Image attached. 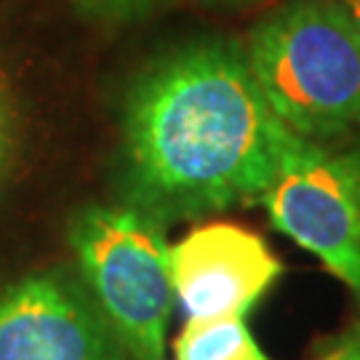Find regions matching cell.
<instances>
[{
    "label": "cell",
    "instance_id": "obj_1",
    "mask_svg": "<svg viewBox=\"0 0 360 360\" xmlns=\"http://www.w3.org/2000/svg\"><path fill=\"white\" fill-rule=\"evenodd\" d=\"M299 139L235 40H193L153 59L126 94V206L166 224L262 200Z\"/></svg>",
    "mask_w": 360,
    "mask_h": 360
},
{
    "label": "cell",
    "instance_id": "obj_2",
    "mask_svg": "<svg viewBox=\"0 0 360 360\" xmlns=\"http://www.w3.org/2000/svg\"><path fill=\"white\" fill-rule=\"evenodd\" d=\"M248 62L275 115L309 142L360 136V30L342 0H294L262 19Z\"/></svg>",
    "mask_w": 360,
    "mask_h": 360
},
{
    "label": "cell",
    "instance_id": "obj_3",
    "mask_svg": "<svg viewBox=\"0 0 360 360\" xmlns=\"http://www.w3.org/2000/svg\"><path fill=\"white\" fill-rule=\"evenodd\" d=\"M70 245L131 360H166L176 296L163 224L131 206H86L70 221Z\"/></svg>",
    "mask_w": 360,
    "mask_h": 360
},
{
    "label": "cell",
    "instance_id": "obj_4",
    "mask_svg": "<svg viewBox=\"0 0 360 360\" xmlns=\"http://www.w3.org/2000/svg\"><path fill=\"white\" fill-rule=\"evenodd\" d=\"M262 203L275 230L315 254L360 302V142L299 139Z\"/></svg>",
    "mask_w": 360,
    "mask_h": 360
},
{
    "label": "cell",
    "instance_id": "obj_5",
    "mask_svg": "<svg viewBox=\"0 0 360 360\" xmlns=\"http://www.w3.org/2000/svg\"><path fill=\"white\" fill-rule=\"evenodd\" d=\"M0 360H131L89 285L62 270L0 294Z\"/></svg>",
    "mask_w": 360,
    "mask_h": 360
},
{
    "label": "cell",
    "instance_id": "obj_6",
    "mask_svg": "<svg viewBox=\"0 0 360 360\" xmlns=\"http://www.w3.org/2000/svg\"><path fill=\"white\" fill-rule=\"evenodd\" d=\"M174 296L193 321L245 318L283 275L257 232L235 224L198 227L171 245Z\"/></svg>",
    "mask_w": 360,
    "mask_h": 360
},
{
    "label": "cell",
    "instance_id": "obj_7",
    "mask_svg": "<svg viewBox=\"0 0 360 360\" xmlns=\"http://www.w3.org/2000/svg\"><path fill=\"white\" fill-rule=\"evenodd\" d=\"M174 360H272L257 345L245 318H187L174 342Z\"/></svg>",
    "mask_w": 360,
    "mask_h": 360
},
{
    "label": "cell",
    "instance_id": "obj_8",
    "mask_svg": "<svg viewBox=\"0 0 360 360\" xmlns=\"http://www.w3.org/2000/svg\"><path fill=\"white\" fill-rule=\"evenodd\" d=\"M16 144H19V115H16L11 91L0 77V181L11 171Z\"/></svg>",
    "mask_w": 360,
    "mask_h": 360
},
{
    "label": "cell",
    "instance_id": "obj_9",
    "mask_svg": "<svg viewBox=\"0 0 360 360\" xmlns=\"http://www.w3.org/2000/svg\"><path fill=\"white\" fill-rule=\"evenodd\" d=\"M91 11L112 13V16H123V13H134L144 8L150 0H83Z\"/></svg>",
    "mask_w": 360,
    "mask_h": 360
},
{
    "label": "cell",
    "instance_id": "obj_10",
    "mask_svg": "<svg viewBox=\"0 0 360 360\" xmlns=\"http://www.w3.org/2000/svg\"><path fill=\"white\" fill-rule=\"evenodd\" d=\"M326 358L328 360H360V328H355L352 334L345 336V339H342Z\"/></svg>",
    "mask_w": 360,
    "mask_h": 360
},
{
    "label": "cell",
    "instance_id": "obj_11",
    "mask_svg": "<svg viewBox=\"0 0 360 360\" xmlns=\"http://www.w3.org/2000/svg\"><path fill=\"white\" fill-rule=\"evenodd\" d=\"M342 6L347 8V13L352 16V22H355L360 30V0H342Z\"/></svg>",
    "mask_w": 360,
    "mask_h": 360
},
{
    "label": "cell",
    "instance_id": "obj_12",
    "mask_svg": "<svg viewBox=\"0 0 360 360\" xmlns=\"http://www.w3.org/2000/svg\"><path fill=\"white\" fill-rule=\"evenodd\" d=\"M323 360H328V358H323Z\"/></svg>",
    "mask_w": 360,
    "mask_h": 360
}]
</instances>
